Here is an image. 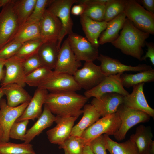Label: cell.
I'll list each match as a JSON object with an SVG mask.
<instances>
[{
	"label": "cell",
	"mask_w": 154,
	"mask_h": 154,
	"mask_svg": "<svg viewBox=\"0 0 154 154\" xmlns=\"http://www.w3.org/2000/svg\"><path fill=\"white\" fill-rule=\"evenodd\" d=\"M88 99L76 92H50L47 95L44 104L56 116L79 117Z\"/></svg>",
	"instance_id": "obj_1"
},
{
	"label": "cell",
	"mask_w": 154,
	"mask_h": 154,
	"mask_svg": "<svg viewBox=\"0 0 154 154\" xmlns=\"http://www.w3.org/2000/svg\"><path fill=\"white\" fill-rule=\"evenodd\" d=\"M78 1L77 0H50L46 8L58 18L62 24V31L58 41V46L60 48L65 35L73 33V23L70 17V11L72 5Z\"/></svg>",
	"instance_id": "obj_7"
},
{
	"label": "cell",
	"mask_w": 154,
	"mask_h": 154,
	"mask_svg": "<svg viewBox=\"0 0 154 154\" xmlns=\"http://www.w3.org/2000/svg\"><path fill=\"white\" fill-rule=\"evenodd\" d=\"M124 96L117 93H107L99 98H94L91 104L103 117L116 112L119 106L123 104Z\"/></svg>",
	"instance_id": "obj_17"
},
{
	"label": "cell",
	"mask_w": 154,
	"mask_h": 154,
	"mask_svg": "<svg viewBox=\"0 0 154 154\" xmlns=\"http://www.w3.org/2000/svg\"><path fill=\"white\" fill-rule=\"evenodd\" d=\"M73 76L81 89L86 90L96 86L106 76L102 72L100 66L92 62H85L83 67L78 69Z\"/></svg>",
	"instance_id": "obj_8"
},
{
	"label": "cell",
	"mask_w": 154,
	"mask_h": 154,
	"mask_svg": "<svg viewBox=\"0 0 154 154\" xmlns=\"http://www.w3.org/2000/svg\"><path fill=\"white\" fill-rule=\"evenodd\" d=\"M125 0H108L106 5L103 21L108 22L124 12Z\"/></svg>",
	"instance_id": "obj_37"
},
{
	"label": "cell",
	"mask_w": 154,
	"mask_h": 154,
	"mask_svg": "<svg viewBox=\"0 0 154 154\" xmlns=\"http://www.w3.org/2000/svg\"><path fill=\"white\" fill-rule=\"evenodd\" d=\"M153 137L151 128L141 125L137 127L135 133L132 134L129 139L135 143L139 154H150Z\"/></svg>",
	"instance_id": "obj_27"
},
{
	"label": "cell",
	"mask_w": 154,
	"mask_h": 154,
	"mask_svg": "<svg viewBox=\"0 0 154 154\" xmlns=\"http://www.w3.org/2000/svg\"><path fill=\"white\" fill-rule=\"evenodd\" d=\"M14 1L10 0L0 12V50L9 42L20 26L14 9Z\"/></svg>",
	"instance_id": "obj_6"
},
{
	"label": "cell",
	"mask_w": 154,
	"mask_h": 154,
	"mask_svg": "<svg viewBox=\"0 0 154 154\" xmlns=\"http://www.w3.org/2000/svg\"><path fill=\"white\" fill-rule=\"evenodd\" d=\"M81 66L73 52L67 38L60 46L54 71L58 74L73 76Z\"/></svg>",
	"instance_id": "obj_10"
},
{
	"label": "cell",
	"mask_w": 154,
	"mask_h": 154,
	"mask_svg": "<svg viewBox=\"0 0 154 154\" xmlns=\"http://www.w3.org/2000/svg\"><path fill=\"white\" fill-rule=\"evenodd\" d=\"M117 112L121 123L119 130L114 136L118 141L125 139L127 133L131 127L139 123L148 122L151 117L144 112L130 108L123 104L119 106Z\"/></svg>",
	"instance_id": "obj_5"
},
{
	"label": "cell",
	"mask_w": 154,
	"mask_h": 154,
	"mask_svg": "<svg viewBox=\"0 0 154 154\" xmlns=\"http://www.w3.org/2000/svg\"><path fill=\"white\" fill-rule=\"evenodd\" d=\"M144 83L133 86L132 92L124 96L123 104L134 110L144 112L154 118V109L148 104L143 92Z\"/></svg>",
	"instance_id": "obj_18"
},
{
	"label": "cell",
	"mask_w": 154,
	"mask_h": 154,
	"mask_svg": "<svg viewBox=\"0 0 154 154\" xmlns=\"http://www.w3.org/2000/svg\"><path fill=\"white\" fill-rule=\"evenodd\" d=\"M56 117L44 104L42 113L37 121L26 131L24 143H30L34 138L46 129L50 127L56 119Z\"/></svg>",
	"instance_id": "obj_22"
},
{
	"label": "cell",
	"mask_w": 154,
	"mask_h": 154,
	"mask_svg": "<svg viewBox=\"0 0 154 154\" xmlns=\"http://www.w3.org/2000/svg\"><path fill=\"white\" fill-rule=\"evenodd\" d=\"M77 3H78V4L74 5L72 8L71 12L74 15L80 16L83 13L84 6L82 3L78 2V1Z\"/></svg>",
	"instance_id": "obj_44"
},
{
	"label": "cell",
	"mask_w": 154,
	"mask_h": 154,
	"mask_svg": "<svg viewBox=\"0 0 154 154\" xmlns=\"http://www.w3.org/2000/svg\"><path fill=\"white\" fill-rule=\"evenodd\" d=\"M39 22H26L20 25L7 44L15 42L23 44L29 40L41 38Z\"/></svg>",
	"instance_id": "obj_28"
},
{
	"label": "cell",
	"mask_w": 154,
	"mask_h": 154,
	"mask_svg": "<svg viewBox=\"0 0 154 154\" xmlns=\"http://www.w3.org/2000/svg\"><path fill=\"white\" fill-rule=\"evenodd\" d=\"M4 95L3 90L2 87H0V101L2 97Z\"/></svg>",
	"instance_id": "obj_49"
},
{
	"label": "cell",
	"mask_w": 154,
	"mask_h": 154,
	"mask_svg": "<svg viewBox=\"0 0 154 154\" xmlns=\"http://www.w3.org/2000/svg\"><path fill=\"white\" fill-rule=\"evenodd\" d=\"M50 1L37 0L32 12L26 22H39L43 16Z\"/></svg>",
	"instance_id": "obj_39"
},
{
	"label": "cell",
	"mask_w": 154,
	"mask_h": 154,
	"mask_svg": "<svg viewBox=\"0 0 154 154\" xmlns=\"http://www.w3.org/2000/svg\"><path fill=\"white\" fill-rule=\"evenodd\" d=\"M30 101L16 107L8 106L6 100L1 98L0 101V123L3 131L1 141L9 142L10 128L17 119L23 114Z\"/></svg>",
	"instance_id": "obj_12"
},
{
	"label": "cell",
	"mask_w": 154,
	"mask_h": 154,
	"mask_svg": "<svg viewBox=\"0 0 154 154\" xmlns=\"http://www.w3.org/2000/svg\"><path fill=\"white\" fill-rule=\"evenodd\" d=\"M37 0H14V8L20 25L25 23L32 13Z\"/></svg>",
	"instance_id": "obj_32"
},
{
	"label": "cell",
	"mask_w": 154,
	"mask_h": 154,
	"mask_svg": "<svg viewBox=\"0 0 154 154\" xmlns=\"http://www.w3.org/2000/svg\"><path fill=\"white\" fill-rule=\"evenodd\" d=\"M103 135L106 149L110 154H139L135 143L130 139L118 143L112 140L108 135Z\"/></svg>",
	"instance_id": "obj_29"
},
{
	"label": "cell",
	"mask_w": 154,
	"mask_h": 154,
	"mask_svg": "<svg viewBox=\"0 0 154 154\" xmlns=\"http://www.w3.org/2000/svg\"><path fill=\"white\" fill-rule=\"evenodd\" d=\"M37 88L53 92H76L81 89L73 76L58 74L54 71L53 74L42 82Z\"/></svg>",
	"instance_id": "obj_11"
},
{
	"label": "cell",
	"mask_w": 154,
	"mask_h": 154,
	"mask_svg": "<svg viewBox=\"0 0 154 154\" xmlns=\"http://www.w3.org/2000/svg\"><path fill=\"white\" fill-rule=\"evenodd\" d=\"M54 73V71L42 66L25 76V83L30 86L38 87Z\"/></svg>",
	"instance_id": "obj_34"
},
{
	"label": "cell",
	"mask_w": 154,
	"mask_h": 154,
	"mask_svg": "<svg viewBox=\"0 0 154 154\" xmlns=\"http://www.w3.org/2000/svg\"><path fill=\"white\" fill-rule=\"evenodd\" d=\"M80 19L86 38L93 45L98 48L100 45L98 38L106 29L107 22L95 21L82 15L80 16Z\"/></svg>",
	"instance_id": "obj_21"
},
{
	"label": "cell",
	"mask_w": 154,
	"mask_h": 154,
	"mask_svg": "<svg viewBox=\"0 0 154 154\" xmlns=\"http://www.w3.org/2000/svg\"><path fill=\"white\" fill-rule=\"evenodd\" d=\"M2 7V4L1 3V0H0V7Z\"/></svg>",
	"instance_id": "obj_50"
},
{
	"label": "cell",
	"mask_w": 154,
	"mask_h": 154,
	"mask_svg": "<svg viewBox=\"0 0 154 154\" xmlns=\"http://www.w3.org/2000/svg\"><path fill=\"white\" fill-rule=\"evenodd\" d=\"M97 59L100 62L101 69L106 76L123 73L125 71L140 72L153 69L150 66L146 64L136 66L125 65L117 59L102 54L99 56Z\"/></svg>",
	"instance_id": "obj_14"
},
{
	"label": "cell",
	"mask_w": 154,
	"mask_h": 154,
	"mask_svg": "<svg viewBox=\"0 0 154 154\" xmlns=\"http://www.w3.org/2000/svg\"><path fill=\"white\" fill-rule=\"evenodd\" d=\"M60 48L57 40H47L43 43L37 52L42 66L54 69Z\"/></svg>",
	"instance_id": "obj_23"
},
{
	"label": "cell",
	"mask_w": 154,
	"mask_h": 154,
	"mask_svg": "<svg viewBox=\"0 0 154 154\" xmlns=\"http://www.w3.org/2000/svg\"><path fill=\"white\" fill-rule=\"evenodd\" d=\"M23 60L15 56L7 59L5 64V73L2 80L1 86L15 83L24 87L26 84L22 66Z\"/></svg>",
	"instance_id": "obj_19"
},
{
	"label": "cell",
	"mask_w": 154,
	"mask_h": 154,
	"mask_svg": "<svg viewBox=\"0 0 154 154\" xmlns=\"http://www.w3.org/2000/svg\"><path fill=\"white\" fill-rule=\"evenodd\" d=\"M6 97L7 104L16 107L31 100L32 97L20 85L12 83L1 86Z\"/></svg>",
	"instance_id": "obj_24"
},
{
	"label": "cell",
	"mask_w": 154,
	"mask_h": 154,
	"mask_svg": "<svg viewBox=\"0 0 154 154\" xmlns=\"http://www.w3.org/2000/svg\"><path fill=\"white\" fill-rule=\"evenodd\" d=\"M94 154H107L106 147L104 135L92 140L88 145Z\"/></svg>",
	"instance_id": "obj_41"
},
{
	"label": "cell",
	"mask_w": 154,
	"mask_h": 154,
	"mask_svg": "<svg viewBox=\"0 0 154 154\" xmlns=\"http://www.w3.org/2000/svg\"><path fill=\"white\" fill-rule=\"evenodd\" d=\"M123 87L129 88L141 83L154 81V70L143 71L135 74L122 73L121 76Z\"/></svg>",
	"instance_id": "obj_31"
},
{
	"label": "cell",
	"mask_w": 154,
	"mask_h": 154,
	"mask_svg": "<svg viewBox=\"0 0 154 154\" xmlns=\"http://www.w3.org/2000/svg\"><path fill=\"white\" fill-rule=\"evenodd\" d=\"M0 154H36L33 145L24 143H14L9 142H0Z\"/></svg>",
	"instance_id": "obj_33"
},
{
	"label": "cell",
	"mask_w": 154,
	"mask_h": 154,
	"mask_svg": "<svg viewBox=\"0 0 154 154\" xmlns=\"http://www.w3.org/2000/svg\"><path fill=\"white\" fill-rule=\"evenodd\" d=\"M126 18L124 12L107 22L106 29L102 32L99 37V44L112 43L116 39L119 35V32L122 29Z\"/></svg>",
	"instance_id": "obj_26"
},
{
	"label": "cell",
	"mask_w": 154,
	"mask_h": 154,
	"mask_svg": "<svg viewBox=\"0 0 154 154\" xmlns=\"http://www.w3.org/2000/svg\"><path fill=\"white\" fill-rule=\"evenodd\" d=\"M64 151L65 154H68V153L65 150Z\"/></svg>",
	"instance_id": "obj_51"
},
{
	"label": "cell",
	"mask_w": 154,
	"mask_h": 154,
	"mask_svg": "<svg viewBox=\"0 0 154 154\" xmlns=\"http://www.w3.org/2000/svg\"><path fill=\"white\" fill-rule=\"evenodd\" d=\"M67 38L72 50L79 60L93 62L97 59L99 56L98 48L86 38L73 33L68 35Z\"/></svg>",
	"instance_id": "obj_9"
},
{
	"label": "cell",
	"mask_w": 154,
	"mask_h": 154,
	"mask_svg": "<svg viewBox=\"0 0 154 154\" xmlns=\"http://www.w3.org/2000/svg\"><path fill=\"white\" fill-rule=\"evenodd\" d=\"M41 38L45 41H58L62 29V24L56 16L46 9L39 22Z\"/></svg>",
	"instance_id": "obj_16"
},
{
	"label": "cell",
	"mask_w": 154,
	"mask_h": 154,
	"mask_svg": "<svg viewBox=\"0 0 154 154\" xmlns=\"http://www.w3.org/2000/svg\"><path fill=\"white\" fill-rule=\"evenodd\" d=\"M108 0H78L84 9L82 15L97 21H103L106 4Z\"/></svg>",
	"instance_id": "obj_30"
},
{
	"label": "cell",
	"mask_w": 154,
	"mask_h": 154,
	"mask_svg": "<svg viewBox=\"0 0 154 154\" xmlns=\"http://www.w3.org/2000/svg\"><path fill=\"white\" fill-rule=\"evenodd\" d=\"M3 135V131L2 127L0 123V142L1 141Z\"/></svg>",
	"instance_id": "obj_48"
},
{
	"label": "cell",
	"mask_w": 154,
	"mask_h": 154,
	"mask_svg": "<svg viewBox=\"0 0 154 154\" xmlns=\"http://www.w3.org/2000/svg\"><path fill=\"white\" fill-rule=\"evenodd\" d=\"M22 44L16 42L7 44L0 50V59L7 60L14 56Z\"/></svg>",
	"instance_id": "obj_42"
},
{
	"label": "cell",
	"mask_w": 154,
	"mask_h": 154,
	"mask_svg": "<svg viewBox=\"0 0 154 154\" xmlns=\"http://www.w3.org/2000/svg\"><path fill=\"white\" fill-rule=\"evenodd\" d=\"M83 108V116L78 123L73 127L70 135L80 137L86 129L101 117L96 108L91 104H86Z\"/></svg>",
	"instance_id": "obj_25"
},
{
	"label": "cell",
	"mask_w": 154,
	"mask_h": 154,
	"mask_svg": "<svg viewBox=\"0 0 154 154\" xmlns=\"http://www.w3.org/2000/svg\"><path fill=\"white\" fill-rule=\"evenodd\" d=\"M29 120H25L15 122L11 126L9 133L10 138L24 141L27 127Z\"/></svg>",
	"instance_id": "obj_38"
},
{
	"label": "cell",
	"mask_w": 154,
	"mask_h": 154,
	"mask_svg": "<svg viewBox=\"0 0 154 154\" xmlns=\"http://www.w3.org/2000/svg\"><path fill=\"white\" fill-rule=\"evenodd\" d=\"M145 45L147 47V51L145 54L142 57L140 61H145L147 58H149L153 65H154V44L153 42H146Z\"/></svg>",
	"instance_id": "obj_43"
},
{
	"label": "cell",
	"mask_w": 154,
	"mask_h": 154,
	"mask_svg": "<svg viewBox=\"0 0 154 154\" xmlns=\"http://www.w3.org/2000/svg\"><path fill=\"white\" fill-rule=\"evenodd\" d=\"M122 73L106 76L97 85L92 88L86 90L84 96L88 99L91 97L98 98L107 93L115 92L123 96L128 94V92L122 85L121 76Z\"/></svg>",
	"instance_id": "obj_13"
},
{
	"label": "cell",
	"mask_w": 154,
	"mask_h": 154,
	"mask_svg": "<svg viewBox=\"0 0 154 154\" xmlns=\"http://www.w3.org/2000/svg\"><path fill=\"white\" fill-rule=\"evenodd\" d=\"M6 60L0 59V82L3 78L4 71L3 68L5 66Z\"/></svg>",
	"instance_id": "obj_46"
},
{
	"label": "cell",
	"mask_w": 154,
	"mask_h": 154,
	"mask_svg": "<svg viewBox=\"0 0 154 154\" xmlns=\"http://www.w3.org/2000/svg\"><path fill=\"white\" fill-rule=\"evenodd\" d=\"M150 35L137 28L126 18L119 37L111 43L124 54L140 61L143 48Z\"/></svg>",
	"instance_id": "obj_2"
},
{
	"label": "cell",
	"mask_w": 154,
	"mask_h": 154,
	"mask_svg": "<svg viewBox=\"0 0 154 154\" xmlns=\"http://www.w3.org/2000/svg\"><path fill=\"white\" fill-rule=\"evenodd\" d=\"M22 66L25 76L42 66L37 53L23 60Z\"/></svg>",
	"instance_id": "obj_40"
},
{
	"label": "cell",
	"mask_w": 154,
	"mask_h": 154,
	"mask_svg": "<svg viewBox=\"0 0 154 154\" xmlns=\"http://www.w3.org/2000/svg\"><path fill=\"white\" fill-rule=\"evenodd\" d=\"M44 42L41 38L26 41L22 44L18 52L14 56L24 60L37 53Z\"/></svg>",
	"instance_id": "obj_35"
},
{
	"label": "cell",
	"mask_w": 154,
	"mask_h": 154,
	"mask_svg": "<svg viewBox=\"0 0 154 154\" xmlns=\"http://www.w3.org/2000/svg\"><path fill=\"white\" fill-rule=\"evenodd\" d=\"M121 123L117 112L108 114L99 119L86 129L81 137L87 145L92 140L101 135H114L119 128Z\"/></svg>",
	"instance_id": "obj_4"
},
{
	"label": "cell",
	"mask_w": 154,
	"mask_h": 154,
	"mask_svg": "<svg viewBox=\"0 0 154 154\" xmlns=\"http://www.w3.org/2000/svg\"><path fill=\"white\" fill-rule=\"evenodd\" d=\"M83 153L84 154H94L88 145L85 146Z\"/></svg>",
	"instance_id": "obj_47"
},
{
	"label": "cell",
	"mask_w": 154,
	"mask_h": 154,
	"mask_svg": "<svg viewBox=\"0 0 154 154\" xmlns=\"http://www.w3.org/2000/svg\"><path fill=\"white\" fill-rule=\"evenodd\" d=\"M86 145L80 137L70 135L59 148L63 149L68 154H84V150Z\"/></svg>",
	"instance_id": "obj_36"
},
{
	"label": "cell",
	"mask_w": 154,
	"mask_h": 154,
	"mask_svg": "<svg viewBox=\"0 0 154 154\" xmlns=\"http://www.w3.org/2000/svg\"><path fill=\"white\" fill-rule=\"evenodd\" d=\"M56 125L46 132L47 138L52 143L59 145L70 136L75 121L78 117H60L56 116Z\"/></svg>",
	"instance_id": "obj_15"
},
{
	"label": "cell",
	"mask_w": 154,
	"mask_h": 154,
	"mask_svg": "<svg viewBox=\"0 0 154 154\" xmlns=\"http://www.w3.org/2000/svg\"><path fill=\"white\" fill-rule=\"evenodd\" d=\"M143 5V7L147 11L154 14V0H138Z\"/></svg>",
	"instance_id": "obj_45"
},
{
	"label": "cell",
	"mask_w": 154,
	"mask_h": 154,
	"mask_svg": "<svg viewBox=\"0 0 154 154\" xmlns=\"http://www.w3.org/2000/svg\"><path fill=\"white\" fill-rule=\"evenodd\" d=\"M48 94L47 90L37 88L23 113L16 121L38 119L42 113V107Z\"/></svg>",
	"instance_id": "obj_20"
},
{
	"label": "cell",
	"mask_w": 154,
	"mask_h": 154,
	"mask_svg": "<svg viewBox=\"0 0 154 154\" xmlns=\"http://www.w3.org/2000/svg\"><path fill=\"white\" fill-rule=\"evenodd\" d=\"M126 17L139 30L154 34V14L146 10L135 0H125Z\"/></svg>",
	"instance_id": "obj_3"
}]
</instances>
